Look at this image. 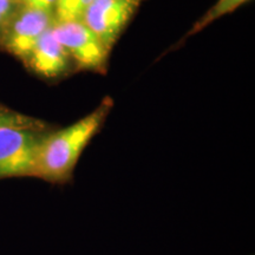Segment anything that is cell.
Masks as SVG:
<instances>
[{"label":"cell","instance_id":"cell-1","mask_svg":"<svg viewBox=\"0 0 255 255\" xmlns=\"http://www.w3.org/2000/svg\"><path fill=\"white\" fill-rule=\"evenodd\" d=\"M114 102L105 97L92 113L71 126L46 132L38 149L32 176L51 183H65L71 180L82 152L110 114Z\"/></svg>","mask_w":255,"mask_h":255},{"label":"cell","instance_id":"cell-2","mask_svg":"<svg viewBox=\"0 0 255 255\" xmlns=\"http://www.w3.org/2000/svg\"><path fill=\"white\" fill-rule=\"evenodd\" d=\"M46 132L44 124L0 127V180L32 176Z\"/></svg>","mask_w":255,"mask_h":255},{"label":"cell","instance_id":"cell-3","mask_svg":"<svg viewBox=\"0 0 255 255\" xmlns=\"http://www.w3.org/2000/svg\"><path fill=\"white\" fill-rule=\"evenodd\" d=\"M53 36L81 69L102 71L107 66L110 51L82 20L55 21Z\"/></svg>","mask_w":255,"mask_h":255},{"label":"cell","instance_id":"cell-4","mask_svg":"<svg viewBox=\"0 0 255 255\" xmlns=\"http://www.w3.org/2000/svg\"><path fill=\"white\" fill-rule=\"evenodd\" d=\"M142 1L143 0H94L85 11L82 21L110 51Z\"/></svg>","mask_w":255,"mask_h":255},{"label":"cell","instance_id":"cell-5","mask_svg":"<svg viewBox=\"0 0 255 255\" xmlns=\"http://www.w3.org/2000/svg\"><path fill=\"white\" fill-rule=\"evenodd\" d=\"M53 23V14L20 6L0 37L1 45L11 55L26 62L38 40Z\"/></svg>","mask_w":255,"mask_h":255},{"label":"cell","instance_id":"cell-6","mask_svg":"<svg viewBox=\"0 0 255 255\" xmlns=\"http://www.w3.org/2000/svg\"><path fill=\"white\" fill-rule=\"evenodd\" d=\"M25 63L41 77L55 78L68 70L70 57L49 28L38 40Z\"/></svg>","mask_w":255,"mask_h":255},{"label":"cell","instance_id":"cell-7","mask_svg":"<svg viewBox=\"0 0 255 255\" xmlns=\"http://www.w3.org/2000/svg\"><path fill=\"white\" fill-rule=\"evenodd\" d=\"M248 0H218L214 5L210 7L205 14L201 17L195 24L191 26L189 31L187 32L186 36L183 37V40L187 38L193 37L194 34L199 33L200 31L205 30L207 26H209L210 24L214 23L218 19L222 18L223 15L232 13L234 12L238 7H240L241 5H244L245 2H247Z\"/></svg>","mask_w":255,"mask_h":255},{"label":"cell","instance_id":"cell-8","mask_svg":"<svg viewBox=\"0 0 255 255\" xmlns=\"http://www.w3.org/2000/svg\"><path fill=\"white\" fill-rule=\"evenodd\" d=\"M40 121H37L32 117L25 116L15 111L7 109L4 105L0 104V127L2 126H40Z\"/></svg>","mask_w":255,"mask_h":255},{"label":"cell","instance_id":"cell-9","mask_svg":"<svg viewBox=\"0 0 255 255\" xmlns=\"http://www.w3.org/2000/svg\"><path fill=\"white\" fill-rule=\"evenodd\" d=\"M19 7L15 0H0V37Z\"/></svg>","mask_w":255,"mask_h":255},{"label":"cell","instance_id":"cell-10","mask_svg":"<svg viewBox=\"0 0 255 255\" xmlns=\"http://www.w3.org/2000/svg\"><path fill=\"white\" fill-rule=\"evenodd\" d=\"M57 0H15L19 6L28 8H34L38 11L47 12V13H55Z\"/></svg>","mask_w":255,"mask_h":255},{"label":"cell","instance_id":"cell-11","mask_svg":"<svg viewBox=\"0 0 255 255\" xmlns=\"http://www.w3.org/2000/svg\"><path fill=\"white\" fill-rule=\"evenodd\" d=\"M76 0H57L55 7V21L65 23L71 19V11Z\"/></svg>","mask_w":255,"mask_h":255},{"label":"cell","instance_id":"cell-12","mask_svg":"<svg viewBox=\"0 0 255 255\" xmlns=\"http://www.w3.org/2000/svg\"><path fill=\"white\" fill-rule=\"evenodd\" d=\"M92 1L94 0H76L71 11V19H70V21L82 20L83 15H84L89 6L92 4Z\"/></svg>","mask_w":255,"mask_h":255}]
</instances>
